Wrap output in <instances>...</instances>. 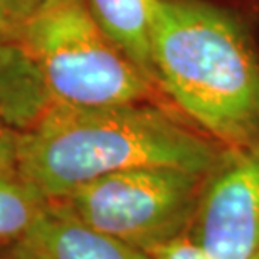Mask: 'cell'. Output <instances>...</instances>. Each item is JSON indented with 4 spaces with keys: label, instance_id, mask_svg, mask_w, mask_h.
I'll use <instances>...</instances> for the list:
<instances>
[{
    "label": "cell",
    "instance_id": "cell-1",
    "mask_svg": "<svg viewBox=\"0 0 259 259\" xmlns=\"http://www.w3.org/2000/svg\"><path fill=\"white\" fill-rule=\"evenodd\" d=\"M25 175L48 202L82 184L138 167L210 174L227 152L160 101L82 108L51 103L17 132Z\"/></svg>",
    "mask_w": 259,
    "mask_h": 259
},
{
    "label": "cell",
    "instance_id": "cell-2",
    "mask_svg": "<svg viewBox=\"0 0 259 259\" xmlns=\"http://www.w3.org/2000/svg\"><path fill=\"white\" fill-rule=\"evenodd\" d=\"M155 84L227 150L259 147V48L229 9L209 0H155Z\"/></svg>",
    "mask_w": 259,
    "mask_h": 259
},
{
    "label": "cell",
    "instance_id": "cell-3",
    "mask_svg": "<svg viewBox=\"0 0 259 259\" xmlns=\"http://www.w3.org/2000/svg\"><path fill=\"white\" fill-rule=\"evenodd\" d=\"M19 44L37 66L51 103L82 108L163 103L158 88L103 32L88 0H51Z\"/></svg>",
    "mask_w": 259,
    "mask_h": 259
},
{
    "label": "cell",
    "instance_id": "cell-4",
    "mask_svg": "<svg viewBox=\"0 0 259 259\" xmlns=\"http://www.w3.org/2000/svg\"><path fill=\"white\" fill-rule=\"evenodd\" d=\"M207 175L175 167L128 168L82 184L51 204L147 252L187 236Z\"/></svg>",
    "mask_w": 259,
    "mask_h": 259
},
{
    "label": "cell",
    "instance_id": "cell-5",
    "mask_svg": "<svg viewBox=\"0 0 259 259\" xmlns=\"http://www.w3.org/2000/svg\"><path fill=\"white\" fill-rule=\"evenodd\" d=\"M187 236L207 259H259V147L227 150L207 175Z\"/></svg>",
    "mask_w": 259,
    "mask_h": 259
},
{
    "label": "cell",
    "instance_id": "cell-6",
    "mask_svg": "<svg viewBox=\"0 0 259 259\" xmlns=\"http://www.w3.org/2000/svg\"><path fill=\"white\" fill-rule=\"evenodd\" d=\"M22 246L35 259H155L82 224L51 202Z\"/></svg>",
    "mask_w": 259,
    "mask_h": 259
},
{
    "label": "cell",
    "instance_id": "cell-7",
    "mask_svg": "<svg viewBox=\"0 0 259 259\" xmlns=\"http://www.w3.org/2000/svg\"><path fill=\"white\" fill-rule=\"evenodd\" d=\"M48 205L22 168L17 132L0 126V249L22 244Z\"/></svg>",
    "mask_w": 259,
    "mask_h": 259
},
{
    "label": "cell",
    "instance_id": "cell-8",
    "mask_svg": "<svg viewBox=\"0 0 259 259\" xmlns=\"http://www.w3.org/2000/svg\"><path fill=\"white\" fill-rule=\"evenodd\" d=\"M51 105L37 66L20 44L0 40V126L22 132Z\"/></svg>",
    "mask_w": 259,
    "mask_h": 259
},
{
    "label": "cell",
    "instance_id": "cell-9",
    "mask_svg": "<svg viewBox=\"0 0 259 259\" xmlns=\"http://www.w3.org/2000/svg\"><path fill=\"white\" fill-rule=\"evenodd\" d=\"M88 5L103 32L155 84L152 61L155 0H88Z\"/></svg>",
    "mask_w": 259,
    "mask_h": 259
},
{
    "label": "cell",
    "instance_id": "cell-10",
    "mask_svg": "<svg viewBox=\"0 0 259 259\" xmlns=\"http://www.w3.org/2000/svg\"><path fill=\"white\" fill-rule=\"evenodd\" d=\"M51 0H0V40L19 44L40 10Z\"/></svg>",
    "mask_w": 259,
    "mask_h": 259
},
{
    "label": "cell",
    "instance_id": "cell-11",
    "mask_svg": "<svg viewBox=\"0 0 259 259\" xmlns=\"http://www.w3.org/2000/svg\"><path fill=\"white\" fill-rule=\"evenodd\" d=\"M147 252L155 259H207L189 236H182Z\"/></svg>",
    "mask_w": 259,
    "mask_h": 259
},
{
    "label": "cell",
    "instance_id": "cell-12",
    "mask_svg": "<svg viewBox=\"0 0 259 259\" xmlns=\"http://www.w3.org/2000/svg\"><path fill=\"white\" fill-rule=\"evenodd\" d=\"M5 259H35V257L30 254L22 244H19V246H15L9 251V254Z\"/></svg>",
    "mask_w": 259,
    "mask_h": 259
},
{
    "label": "cell",
    "instance_id": "cell-13",
    "mask_svg": "<svg viewBox=\"0 0 259 259\" xmlns=\"http://www.w3.org/2000/svg\"><path fill=\"white\" fill-rule=\"evenodd\" d=\"M9 251H10V249H0V259H5V257H7Z\"/></svg>",
    "mask_w": 259,
    "mask_h": 259
}]
</instances>
